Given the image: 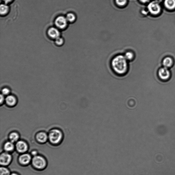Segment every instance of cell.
Wrapping results in <instances>:
<instances>
[{"instance_id":"cell-17","label":"cell","mask_w":175,"mask_h":175,"mask_svg":"<svg viewBox=\"0 0 175 175\" xmlns=\"http://www.w3.org/2000/svg\"><path fill=\"white\" fill-rule=\"evenodd\" d=\"M9 7L6 4H1L0 7V13L1 15H6L8 12Z\"/></svg>"},{"instance_id":"cell-10","label":"cell","mask_w":175,"mask_h":175,"mask_svg":"<svg viewBox=\"0 0 175 175\" xmlns=\"http://www.w3.org/2000/svg\"><path fill=\"white\" fill-rule=\"evenodd\" d=\"M48 33L50 37L52 39H56L60 37V32L56 28L54 27H52L48 30Z\"/></svg>"},{"instance_id":"cell-23","label":"cell","mask_w":175,"mask_h":175,"mask_svg":"<svg viewBox=\"0 0 175 175\" xmlns=\"http://www.w3.org/2000/svg\"><path fill=\"white\" fill-rule=\"evenodd\" d=\"M10 91L9 89L7 88H4L2 89V93L3 95L7 96L10 93Z\"/></svg>"},{"instance_id":"cell-27","label":"cell","mask_w":175,"mask_h":175,"mask_svg":"<svg viewBox=\"0 0 175 175\" xmlns=\"http://www.w3.org/2000/svg\"><path fill=\"white\" fill-rule=\"evenodd\" d=\"M3 1L6 3L7 4L10 3L13 0H3Z\"/></svg>"},{"instance_id":"cell-12","label":"cell","mask_w":175,"mask_h":175,"mask_svg":"<svg viewBox=\"0 0 175 175\" xmlns=\"http://www.w3.org/2000/svg\"><path fill=\"white\" fill-rule=\"evenodd\" d=\"M6 102L8 105L11 106H15L16 103V100L15 96L9 95L6 99Z\"/></svg>"},{"instance_id":"cell-21","label":"cell","mask_w":175,"mask_h":175,"mask_svg":"<svg viewBox=\"0 0 175 175\" xmlns=\"http://www.w3.org/2000/svg\"><path fill=\"white\" fill-rule=\"evenodd\" d=\"M0 175H10V172L6 168L1 167L0 169Z\"/></svg>"},{"instance_id":"cell-16","label":"cell","mask_w":175,"mask_h":175,"mask_svg":"<svg viewBox=\"0 0 175 175\" xmlns=\"http://www.w3.org/2000/svg\"><path fill=\"white\" fill-rule=\"evenodd\" d=\"M124 56L128 61H131L134 59V54L133 52L130 51L126 52Z\"/></svg>"},{"instance_id":"cell-2","label":"cell","mask_w":175,"mask_h":175,"mask_svg":"<svg viewBox=\"0 0 175 175\" xmlns=\"http://www.w3.org/2000/svg\"><path fill=\"white\" fill-rule=\"evenodd\" d=\"M62 138V133L60 130L54 129L50 132L49 138L52 144H56L59 143Z\"/></svg>"},{"instance_id":"cell-22","label":"cell","mask_w":175,"mask_h":175,"mask_svg":"<svg viewBox=\"0 0 175 175\" xmlns=\"http://www.w3.org/2000/svg\"><path fill=\"white\" fill-rule=\"evenodd\" d=\"M56 43L59 46L62 45L63 44L64 40L60 37H59L56 39Z\"/></svg>"},{"instance_id":"cell-19","label":"cell","mask_w":175,"mask_h":175,"mask_svg":"<svg viewBox=\"0 0 175 175\" xmlns=\"http://www.w3.org/2000/svg\"><path fill=\"white\" fill-rule=\"evenodd\" d=\"M66 19L68 22L71 23L74 22L76 19V16L75 14L72 13H68L66 16Z\"/></svg>"},{"instance_id":"cell-9","label":"cell","mask_w":175,"mask_h":175,"mask_svg":"<svg viewBox=\"0 0 175 175\" xmlns=\"http://www.w3.org/2000/svg\"><path fill=\"white\" fill-rule=\"evenodd\" d=\"M31 160V156L27 153H24L19 158V161L23 165H27L29 164Z\"/></svg>"},{"instance_id":"cell-20","label":"cell","mask_w":175,"mask_h":175,"mask_svg":"<svg viewBox=\"0 0 175 175\" xmlns=\"http://www.w3.org/2000/svg\"><path fill=\"white\" fill-rule=\"evenodd\" d=\"M127 0H115V3L117 5L120 7L126 6L127 3Z\"/></svg>"},{"instance_id":"cell-11","label":"cell","mask_w":175,"mask_h":175,"mask_svg":"<svg viewBox=\"0 0 175 175\" xmlns=\"http://www.w3.org/2000/svg\"><path fill=\"white\" fill-rule=\"evenodd\" d=\"M48 138V137L47 134L44 132H39L36 136L37 141L41 143L46 142Z\"/></svg>"},{"instance_id":"cell-3","label":"cell","mask_w":175,"mask_h":175,"mask_svg":"<svg viewBox=\"0 0 175 175\" xmlns=\"http://www.w3.org/2000/svg\"><path fill=\"white\" fill-rule=\"evenodd\" d=\"M32 163L33 166L38 169H44L47 165L45 159L41 156L39 155L34 156L32 160Z\"/></svg>"},{"instance_id":"cell-28","label":"cell","mask_w":175,"mask_h":175,"mask_svg":"<svg viewBox=\"0 0 175 175\" xmlns=\"http://www.w3.org/2000/svg\"><path fill=\"white\" fill-rule=\"evenodd\" d=\"M10 175H19L17 174H16L15 173H13V174H11Z\"/></svg>"},{"instance_id":"cell-4","label":"cell","mask_w":175,"mask_h":175,"mask_svg":"<svg viewBox=\"0 0 175 175\" xmlns=\"http://www.w3.org/2000/svg\"><path fill=\"white\" fill-rule=\"evenodd\" d=\"M148 11L153 15H158L161 10V8L159 3L155 1L151 2L148 4Z\"/></svg>"},{"instance_id":"cell-13","label":"cell","mask_w":175,"mask_h":175,"mask_svg":"<svg viewBox=\"0 0 175 175\" xmlns=\"http://www.w3.org/2000/svg\"><path fill=\"white\" fill-rule=\"evenodd\" d=\"M164 4L167 9L173 10L175 9V0H165Z\"/></svg>"},{"instance_id":"cell-14","label":"cell","mask_w":175,"mask_h":175,"mask_svg":"<svg viewBox=\"0 0 175 175\" xmlns=\"http://www.w3.org/2000/svg\"><path fill=\"white\" fill-rule=\"evenodd\" d=\"M173 61L169 57L165 58L163 61L162 64L164 67L169 68L171 67L173 65Z\"/></svg>"},{"instance_id":"cell-18","label":"cell","mask_w":175,"mask_h":175,"mask_svg":"<svg viewBox=\"0 0 175 175\" xmlns=\"http://www.w3.org/2000/svg\"><path fill=\"white\" fill-rule=\"evenodd\" d=\"M19 138V135L16 132H13L9 136V139L11 142L13 143L17 142Z\"/></svg>"},{"instance_id":"cell-5","label":"cell","mask_w":175,"mask_h":175,"mask_svg":"<svg viewBox=\"0 0 175 175\" xmlns=\"http://www.w3.org/2000/svg\"><path fill=\"white\" fill-rule=\"evenodd\" d=\"M159 79L164 81L168 80L171 77V73L168 68L164 67L160 68L158 72Z\"/></svg>"},{"instance_id":"cell-15","label":"cell","mask_w":175,"mask_h":175,"mask_svg":"<svg viewBox=\"0 0 175 175\" xmlns=\"http://www.w3.org/2000/svg\"><path fill=\"white\" fill-rule=\"evenodd\" d=\"M13 143L11 141L6 142L4 145V149L7 152H12L15 148Z\"/></svg>"},{"instance_id":"cell-6","label":"cell","mask_w":175,"mask_h":175,"mask_svg":"<svg viewBox=\"0 0 175 175\" xmlns=\"http://www.w3.org/2000/svg\"><path fill=\"white\" fill-rule=\"evenodd\" d=\"M12 160V156L8 152L2 153L0 156V163L3 166H6L10 164Z\"/></svg>"},{"instance_id":"cell-26","label":"cell","mask_w":175,"mask_h":175,"mask_svg":"<svg viewBox=\"0 0 175 175\" xmlns=\"http://www.w3.org/2000/svg\"><path fill=\"white\" fill-rule=\"evenodd\" d=\"M31 153L33 156H35L37 155V152H36V151H33Z\"/></svg>"},{"instance_id":"cell-25","label":"cell","mask_w":175,"mask_h":175,"mask_svg":"<svg viewBox=\"0 0 175 175\" xmlns=\"http://www.w3.org/2000/svg\"><path fill=\"white\" fill-rule=\"evenodd\" d=\"M139 1L142 3H148V2L150 1V0H139Z\"/></svg>"},{"instance_id":"cell-24","label":"cell","mask_w":175,"mask_h":175,"mask_svg":"<svg viewBox=\"0 0 175 175\" xmlns=\"http://www.w3.org/2000/svg\"><path fill=\"white\" fill-rule=\"evenodd\" d=\"M4 95L3 94H1V103L2 104L4 102Z\"/></svg>"},{"instance_id":"cell-7","label":"cell","mask_w":175,"mask_h":175,"mask_svg":"<svg viewBox=\"0 0 175 175\" xmlns=\"http://www.w3.org/2000/svg\"><path fill=\"white\" fill-rule=\"evenodd\" d=\"M67 19L64 16H59L56 19L55 24L57 27L61 29H63L67 27Z\"/></svg>"},{"instance_id":"cell-1","label":"cell","mask_w":175,"mask_h":175,"mask_svg":"<svg viewBox=\"0 0 175 175\" xmlns=\"http://www.w3.org/2000/svg\"><path fill=\"white\" fill-rule=\"evenodd\" d=\"M128 62L124 55L119 54L115 56L111 63L113 72L120 76L126 75L128 71Z\"/></svg>"},{"instance_id":"cell-8","label":"cell","mask_w":175,"mask_h":175,"mask_svg":"<svg viewBox=\"0 0 175 175\" xmlns=\"http://www.w3.org/2000/svg\"><path fill=\"white\" fill-rule=\"evenodd\" d=\"M16 148L19 152L24 153L27 151L28 146L25 142L20 141H18L16 144Z\"/></svg>"}]
</instances>
